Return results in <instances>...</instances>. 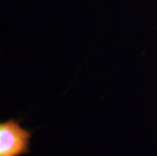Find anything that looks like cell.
<instances>
[{
    "label": "cell",
    "mask_w": 157,
    "mask_h": 156,
    "mask_svg": "<svg viewBox=\"0 0 157 156\" xmlns=\"http://www.w3.org/2000/svg\"><path fill=\"white\" fill-rule=\"evenodd\" d=\"M32 136V132L15 119L0 122V156L29 154Z\"/></svg>",
    "instance_id": "cell-1"
}]
</instances>
